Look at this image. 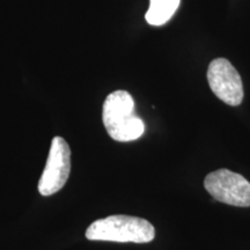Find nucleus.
<instances>
[{
	"label": "nucleus",
	"instance_id": "nucleus-1",
	"mask_svg": "<svg viewBox=\"0 0 250 250\" xmlns=\"http://www.w3.org/2000/svg\"><path fill=\"white\" fill-rule=\"evenodd\" d=\"M102 120L109 136L116 142L127 143L140 138L145 124L134 114V101L126 90H115L103 103Z\"/></svg>",
	"mask_w": 250,
	"mask_h": 250
},
{
	"label": "nucleus",
	"instance_id": "nucleus-2",
	"mask_svg": "<svg viewBox=\"0 0 250 250\" xmlns=\"http://www.w3.org/2000/svg\"><path fill=\"white\" fill-rule=\"evenodd\" d=\"M154 236L155 228L149 221L124 214L99 219L86 230V237L90 241L148 243Z\"/></svg>",
	"mask_w": 250,
	"mask_h": 250
},
{
	"label": "nucleus",
	"instance_id": "nucleus-6",
	"mask_svg": "<svg viewBox=\"0 0 250 250\" xmlns=\"http://www.w3.org/2000/svg\"><path fill=\"white\" fill-rule=\"evenodd\" d=\"M179 5L180 0H149L146 21L152 26H162L170 20Z\"/></svg>",
	"mask_w": 250,
	"mask_h": 250
},
{
	"label": "nucleus",
	"instance_id": "nucleus-3",
	"mask_svg": "<svg viewBox=\"0 0 250 250\" xmlns=\"http://www.w3.org/2000/svg\"><path fill=\"white\" fill-rule=\"evenodd\" d=\"M204 187L215 201L237 208L250 206V182L232 170L212 171L205 177Z\"/></svg>",
	"mask_w": 250,
	"mask_h": 250
},
{
	"label": "nucleus",
	"instance_id": "nucleus-4",
	"mask_svg": "<svg viewBox=\"0 0 250 250\" xmlns=\"http://www.w3.org/2000/svg\"><path fill=\"white\" fill-rule=\"evenodd\" d=\"M71 173V148L66 140L55 137L51 142L44 170L39 181L42 196H51L62 190Z\"/></svg>",
	"mask_w": 250,
	"mask_h": 250
},
{
	"label": "nucleus",
	"instance_id": "nucleus-5",
	"mask_svg": "<svg viewBox=\"0 0 250 250\" xmlns=\"http://www.w3.org/2000/svg\"><path fill=\"white\" fill-rule=\"evenodd\" d=\"M208 85L218 99L228 105L241 104L243 85L236 68L227 59L217 58L211 62L208 70Z\"/></svg>",
	"mask_w": 250,
	"mask_h": 250
}]
</instances>
